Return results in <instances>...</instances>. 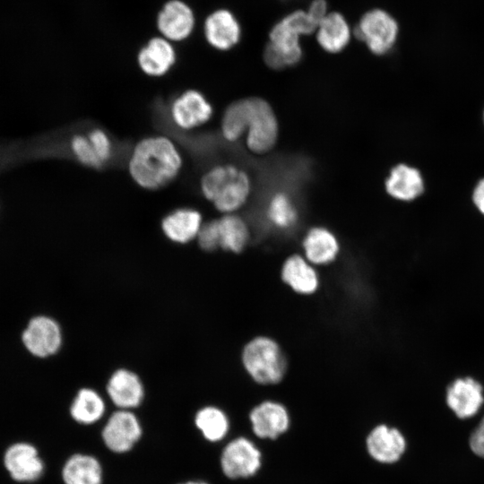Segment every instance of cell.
Wrapping results in <instances>:
<instances>
[{
	"mask_svg": "<svg viewBox=\"0 0 484 484\" xmlns=\"http://www.w3.org/2000/svg\"><path fill=\"white\" fill-rule=\"evenodd\" d=\"M106 411L103 396L98 390L81 387L74 395L69 408L72 419L79 424L91 425L99 421Z\"/></svg>",
	"mask_w": 484,
	"mask_h": 484,
	"instance_id": "23",
	"label": "cell"
},
{
	"mask_svg": "<svg viewBox=\"0 0 484 484\" xmlns=\"http://www.w3.org/2000/svg\"><path fill=\"white\" fill-rule=\"evenodd\" d=\"M157 26L162 37L171 41L187 39L194 26V16L191 8L180 0L165 4L157 18Z\"/></svg>",
	"mask_w": 484,
	"mask_h": 484,
	"instance_id": "16",
	"label": "cell"
},
{
	"mask_svg": "<svg viewBox=\"0 0 484 484\" xmlns=\"http://www.w3.org/2000/svg\"><path fill=\"white\" fill-rule=\"evenodd\" d=\"M242 362L250 376L264 385L280 382L286 369L280 347L267 337L250 341L243 350Z\"/></svg>",
	"mask_w": 484,
	"mask_h": 484,
	"instance_id": "4",
	"label": "cell"
},
{
	"mask_svg": "<svg viewBox=\"0 0 484 484\" xmlns=\"http://www.w3.org/2000/svg\"><path fill=\"white\" fill-rule=\"evenodd\" d=\"M195 241L199 249L205 253H212L220 248L218 220L203 221Z\"/></svg>",
	"mask_w": 484,
	"mask_h": 484,
	"instance_id": "32",
	"label": "cell"
},
{
	"mask_svg": "<svg viewBox=\"0 0 484 484\" xmlns=\"http://www.w3.org/2000/svg\"><path fill=\"white\" fill-rule=\"evenodd\" d=\"M353 33L375 55L387 54L395 45L399 24L387 11L380 8L366 12L359 19Z\"/></svg>",
	"mask_w": 484,
	"mask_h": 484,
	"instance_id": "5",
	"label": "cell"
},
{
	"mask_svg": "<svg viewBox=\"0 0 484 484\" xmlns=\"http://www.w3.org/2000/svg\"><path fill=\"white\" fill-rule=\"evenodd\" d=\"M261 466V453L255 444L238 437L229 442L220 455V467L224 475L236 480L255 475Z\"/></svg>",
	"mask_w": 484,
	"mask_h": 484,
	"instance_id": "12",
	"label": "cell"
},
{
	"mask_svg": "<svg viewBox=\"0 0 484 484\" xmlns=\"http://www.w3.org/2000/svg\"><path fill=\"white\" fill-rule=\"evenodd\" d=\"M203 223V215L198 210L181 207L171 211L162 218L160 229L169 242L185 246L196 239Z\"/></svg>",
	"mask_w": 484,
	"mask_h": 484,
	"instance_id": "14",
	"label": "cell"
},
{
	"mask_svg": "<svg viewBox=\"0 0 484 484\" xmlns=\"http://www.w3.org/2000/svg\"><path fill=\"white\" fill-rule=\"evenodd\" d=\"M316 28L307 11L296 10L281 18L269 32L264 51L266 65L278 70L298 64L303 55L300 37L315 32Z\"/></svg>",
	"mask_w": 484,
	"mask_h": 484,
	"instance_id": "2",
	"label": "cell"
},
{
	"mask_svg": "<svg viewBox=\"0 0 484 484\" xmlns=\"http://www.w3.org/2000/svg\"><path fill=\"white\" fill-rule=\"evenodd\" d=\"M250 99L251 114L246 143L251 151L262 154L270 151L277 141V118L268 102L259 98Z\"/></svg>",
	"mask_w": 484,
	"mask_h": 484,
	"instance_id": "6",
	"label": "cell"
},
{
	"mask_svg": "<svg viewBox=\"0 0 484 484\" xmlns=\"http://www.w3.org/2000/svg\"><path fill=\"white\" fill-rule=\"evenodd\" d=\"M142 434L140 420L133 411L117 409L106 421L101 436L108 449L124 454L134 446Z\"/></svg>",
	"mask_w": 484,
	"mask_h": 484,
	"instance_id": "11",
	"label": "cell"
},
{
	"mask_svg": "<svg viewBox=\"0 0 484 484\" xmlns=\"http://www.w3.org/2000/svg\"><path fill=\"white\" fill-rule=\"evenodd\" d=\"M70 148L74 158L83 166L93 169H99L103 166L87 134H73L70 141Z\"/></svg>",
	"mask_w": 484,
	"mask_h": 484,
	"instance_id": "30",
	"label": "cell"
},
{
	"mask_svg": "<svg viewBox=\"0 0 484 484\" xmlns=\"http://www.w3.org/2000/svg\"><path fill=\"white\" fill-rule=\"evenodd\" d=\"M303 246L308 261L317 264L332 262L339 251L334 235L322 227L311 229L304 238Z\"/></svg>",
	"mask_w": 484,
	"mask_h": 484,
	"instance_id": "24",
	"label": "cell"
},
{
	"mask_svg": "<svg viewBox=\"0 0 484 484\" xmlns=\"http://www.w3.org/2000/svg\"><path fill=\"white\" fill-rule=\"evenodd\" d=\"M27 350L39 358H48L59 351L63 343L60 324L52 317L38 315L31 318L22 333Z\"/></svg>",
	"mask_w": 484,
	"mask_h": 484,
	"instance_id": "13",
	"label": "cell"
},
{
	"mask_svg": "<svg viewBox=\"0 0 484 484\" xmlns=\"http://www.w3.org/2000/svg\"><path fill=\"white\" fill-rule=\"evenodd\" d=\"M472 201L478 211L484 216V178L480 180L475 186Z\"/></svg>",
	"mask_w": 484,
	"mask_h": 484,
	"instance_id": "35",
	"label": "cell"
},
{
	"mask_svg": "<svg viewBox=\"0 0 484 484\" xmlns=\"http://www.w3.org/2000/svg\"><path fill=\"white\" fill-rule=\"evenodd\" d=\"M218 220L220 248L224 251L239 253L246 246L249 232L245 220L234 214H224Z\"/></svg>",
	"mask_w": 484,
	"mask_h": 484,
	"instance_id": "26",
	"label": "cell"
},
{
	"mask_svg": "<svg viewBox=\"0 0 484 484\" xmlns=\"http://www.w3.org/2000/svg\"><path fill=\"white\" fill-rule=\"evenodd\" d=\"M282 279L294 290L302 294H310L318 286L315 270L299 255H293L285 262Z\"/></svg>",
	"mask_w": 484,
	"mask_h": 484,
	"instance_id": "25",
	"label": "cell"
},
{
	"mask_svg": "<svg viewBox=\"0 0 484 484\" xmlns=\"http://www.w3.org/2000/svg\"><path fill=\"white\" fill-rule=\"evenodd\" d=\"M307 12L318 25L328 13L327 3L325 0H313Z\"/></svg>",
	"mask_w": 484,
	"mask_h": 484,
	"instance_id": "34",
	"label": "cell"
},
{
	"mask_svg": "<svg viewBox=\"0 0 484 484\" xmlns=\"http://www.w3.org/2000/svg\"><path fill=\"white\" fill-rule=\"evenodd\" d=\"M251 114V99H244L231 103L224 111L220 131L228 142H236L246 133Z\"/></svg>",
	"mask_w": 484,
	"mask_h": 484,
	"instance_id": "27",
	"label": "cell"
},
{
	"mask_svg": "<svg viewBox=\"0 0 484 484\" xmlns=\"http://www.w3.org/2000/svg\"><path fill=\"white\" fill-rule=\"evenodd\" d=\"M105 388L109 400L118 410L133 411L145 398V385L141 375L129 367L114 368Z\"/></svg>",
	"mask_w": 484,
	"mask_h": 484,
	"instance_id": "8",
	"label": "cell"
},
{
	"mask_svg": "<svg viewBox=\"0 0 484 484\" xmlns=\"http://www.w3.org/2000/svg\"><path fill=\"white\" fill-rule=\"evenodd\" d=\"M169 115L179 129L189 131L206 124L213 115V108L201 91L188 89L172 100Z\"/></svg>",
	"mask_w": 484,
	"mask_h": 484,
	"instance_id": "10",
	"label": "cell"
},
{
	"mask_svg": "<svg viewBox=\"0 0 484 484\" xmlns=\"http://www.w3.org/2000/svg\"><path fill=\"white\" fill-rule=\"evenodd\" d=\"M469 446L475 455L484 459V416L471 431Z\"/></svg>",
	"mask_w": 484,
	"mask_h": 484,
	"instance_id": "33",
	"label": "cell"
},
{
	"mask_svg": "<svg viewBox=\"0 0 484 484\" xmlns=\"http://www.w3.org/2000/svg\"><path fill=\"white\" fill-rule=\"evenodd\" d=\"M200 190L216 210L224 214L240 209L249 197L251 182L248 175L233 164L212 167L202 176Z\"/></svg>",
	"mask_w": 484,
	"mask_h": 484,
	"instance_id": "3",
	"label": "cell"
},
{
	"mask_svg": "<svg viewBox=\"0 0 484 484\" xmlns=\"http://www.w3.org/2000/svg\"><path fill=\"white\" fill-rule=\"evenodd\" d=\"M184 161L176 143L168 136L144 137L134 146L127 163L134 182L146 190H157L172 182Z\"/></svg>",
	"mask_w": 484,
	"mask_h": 484,
	"instance_id": "1",
	"label": "cell"
},
{
	"mask_svg": "<svg viewBox=\"0 0 484 484\" xmlns=\"http://www.w3.org/2000/svg\"><path fill=\"white\" fill-rule=\"evenodd\" d=\"M61 475L65 484H101L103 471L96 457L74 454L64 463Z\"/></svg>",
	"mask_w": 484,
	"mask_h": 484,
	"instance_id": "22",
	"label": "cell"
},
{
	"mask_svg": "<svg viewBox=\"0 0 484 484\" xmlns=\"http://www.w3.org/2000/svg\"><path fill=\"white\" fill-rule=\"evenodd\" d=\"M254 433L260 438L274 439L290 426L285 407L275 402H264L255 407L249 415Z\"/></svg>",
	"mask_w": 484,
	"mask_h": 484,
	"instance_id": "19",
	"label": "cell"
},
{
	"mask_svg": "<svg viewBox=\"0 0 484 484\" xmlns=\"http://www.w3.org/2000/svg\"><path fill=\"white\" fill-rule=\"evenodd\" d=\"M266 216L275 228L287 229L297 222L298 210L290 194L285 192H277L269 200Z\"/></svg>",
	"mask_w": 484,
	"mask_h": 484,
	"instance_id": "29",
	"label": "cell"
},
{
	"mask_svg": "<svg viewBox=\"0 0 484 484\" xmlns=\"http://www.w3.org/2000/svg\"><path fill=\"white\" fill-rule=\"evenodd\" d=\"M367 449L369 455L381 463H394L405 453L407 442L403 434L396 428L379 425L368 434Z\"/></svg>",
	"mask_w": 484,
	"mask_h": 484,
	"instance_id": "15",
	"label": "cell"
},
{
	"mask_svg": "<svg viewBox=\"0 0 484 484\" xmlns=\"http://www.w3.org/2000/svg\"><path fill=\"white\" fill-rule=\"evenodd\" d=\"M4 467L9 477L18 483L39 480L45 471L38 448L31 443L18 441L11 444L3 456Z\"/></svg>",
	"mask_w": 484,
	"mask_h": 484,
	"instance_id": "7",
	"label": "cell"
},
{
	"mask_svg": "<svg viewBox=\"0 0 484 484\" xmlns=\"http://www.w3.org/2000/svg\"><path fill=\"white\" fill-rule=\"evenodd\" d=\"M445 401L458 419H471L484 404L483 385L471 376H458L446 386Z\"/></svg>",
	"mask_w": 484,
	"mask_h": 484,
	"instance_id": "9",
	"label": "cell"
},
{
	"mask_svg": "<svg viewBox=\"0 0 484 484\" xmlns=\"http://www.w3.org/2000/svg\"><path fill=\"white\" fill-rule=\"evenodd\" d=\"M176 61L177 54L173 45L163 37L151 39L137 55L140 69L151 77L167 74Z\"/></svg>",
	"mask_w": 484,
	"mask_h": 484,
	"instance_id": "18",
	"label": "cell"
},
{
	"mask_svg": "<svg viewBox=\"0 0 484 484\" xmlns=\"http://www.w3.org/2000/svg\"><path fill=\"white\" fill-rule=\"evenodd\" d=\"M194 421L203 437L210 442L223 439L229 428L226 413L216 406L208 405L199 409Z\"/></svg>",
	"mask_w": 484,
	"mask_h": 484,
	"instance_id": "28",
	"label": "cell"
},
{
	"mask_svg": "<svg viewBox=\"0 0 484 484\" xmlns=\"http://www.w3.org/2000/svg\"><path fill=\"white\" fill-rule=\"evenodd\" d=\"M385 186L389 195L403 202L418 198L424 191V180L419 169L403 163L391 169Z\"/></svg>",
	"mask_w": 484,
	"mask_h": 484,
	"instance_id": "20",
	"label": "cell"
},
{
	"mask_svg": "<svg viewBox=\"0 0 484 484\" xmlns=\"http://www.w3.org/2000/svg\"><path fill=\"white\" fill-rule=\"evenodd\" d=\"M204 36L210 46L217 50L226 51L239 42L241 27L230 11L219 9L206 18Z\"/></svg>",
	"mask_w": 484,
	"mask_h": 484,
	"instance_id": "17",
	"label": "cell"
},
{
	"mask_svg": "<svg viewBox=\"0 0 484 484\" xmlns=\"http://www.w3.org/2000/svg\"><path fill=\"white\" fill-rule=\"evenodd\" d=\"M179 484H209L203 480H188V481H186V482H182V483H179Z\"/></svg>",
	"mask_w": 484,
	"mask_h": 484,
	"instance_id": "36",
	"label": "cell"
},
{
	"mask_svg": "<svg viewBox=\"0 0 484 484\" xmlns=\"http://www.w3.org/2000/svg\"><path fill=\"white\" fill-rule=\"evenodd\" d=\"M86 134L102 164L109 161L114 147L108 134L102 128L93 127Z\"/></svg>",
	"mask_w": 484,
	"mask_h": 484,
	"instance_id": "31",
	"label": "cell"
},
{
	"mask_svg": "<svg viewBox=\"0 0 484 484\" xmlns=\"http://www.w3.org/2000/svg\"><path fill=\"white\" fill-rule=\"evenodd\" d=\"M315 32L319 46L331 54L342 51L350 43L352 34L346 18L338 12L328 13Z\"/></svg>",
	"mask_w": 484,
	"mask_h": 484,
	"instance_id": "21",
	"label": "cell"
}]
</instances>
